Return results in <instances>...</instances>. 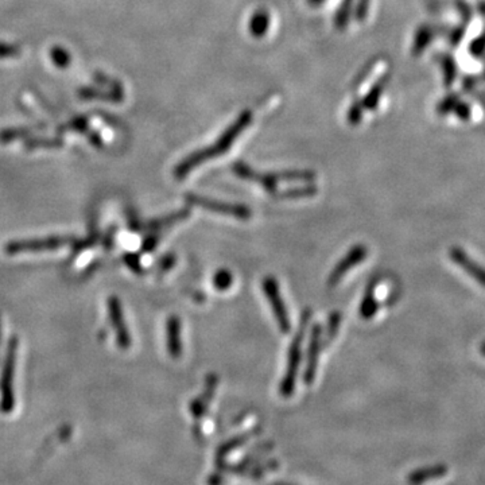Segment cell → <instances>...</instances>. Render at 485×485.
<instances>
[{
  "label": "cell",
  "mask_w": 485,
  "mask_h": 485,
  "mask_svg": "<svg viewBox=\"0 0 485 485\" xmlns=\"http://www.w3.org/2000/svg\"><path fill=\"white\" fill-rule=\"evenodd\" d=\"M310 319H312V312H310V309H306L301 316L299 328H298V331L291 341L290 348H289V356H287V368H286L282 383L279 384V394L283 398H290L294 394L298 368H299L301 359H302V344L305 340L306 329L309 326Z\"/></svg>",
  "instance_id": "cell-1"
},
{
  "label": "cell",
  "mask_w": 485,
  "mask_h": 485,
  "mask_svg": "<svg viewBox=\"0 0 485 485\" xmlns=\"http://www.w3.org/2000/svg\"><path fill=\"white\" fill-rule=\"evenodd\" d=\"M251 122V113L250 112H244L239 119L237 122H235V125H232L224 135H222V139L208 147L207 150L201 152V153L194 154L192 156H189L182 165H181L178 169H177V177L178 178H183L188 176V173L194 169V167L201 165L204 161H208L210 158H215V156H219L222 155V153H225V150L232 144L234 139L243 131V128L247 125H250Z\"/></svg>",
  "instance_id": "cell-2"
},
{
  "label": "cell",
  "mask_w": 485,
  "mask_h": 485,
  "mask_svg": "<svg viewBox=\"0 0 485 485\" xmlns=\"http://www.w3.org/2000/svg\"><path fill=\"white\" fill-rule=\"evenodd\" d=\"M16 348L18 341L13 338L8 344V350L6 356V363L1 374V410L4 413H10L14 409V391H13V382H14L15 361H16Z\"/></svg>",
  "instance_id": "cell-3"
},
{
  "label": "cell",
  "mask_w": 485,
  "mask_h": 485,
  "mask_svg": "<svg viewBox=\"0 0 485 485\" xmlns=\"http://www.w3.org/2000/svg\"><path fill=\"white\" fill-rule=\"evenodd\" d=\"M262 287H263L264 295H266L268 304L273 309V313L277 319L279 329L283 333L290 332L291 322L290 319H289V313H287V307L285 305V301L280 295L277 279L274 277L264 278Z\"/></svg>",
  "instance_id": "cell-4"
},
{
  "label": "cell",
  "mask_w": 485,
  "mask_h": 485,
  "mask_svg": "<svg viewBox=\"0 0 485 485\" xmlns=\"http://www.w3.org/2000/svg\"><path fill=\"white\" fill-rule=\"evenodd\" d=\"M186 201L198 208L207 209L209 212L215 213H222L231 217H235L237 220H249L251 217V210L244 205H236V204H228L222 201H216L210 198H204L195 194H188Z\"/></svg>",
  "instance_id": "cell-5"
},
{
  "label": "cell",
  "mask_w": 485,
  "mask_h": 485,
  "mask_svg": "<svg viewBox=\"0 0 485 485\" xmlns=\"http://www.w3.org/2000/svg\"><path fill=\"white\" fill-rule=\"evenodd\" d=\"M234 171L243 180L259 182L264 189L270 193H274L277 189L278 181L279 180H312V174H301V173H289V174H275V176H262L255 171H252L250 167L244 164H236Z\"/></svg>",
  "instance_id": "cell-6"
},
{
  "label": "cell",
  "mask_w": 485,
  "mask_h": 485,
  "mask_svg": "<svg viewBox=\"0 0 485 485\" xmlns=\"http://www.w3.org/2000/svg\"><path fill=\"white\" fill-rule=\"evenodd\" d=\"M367 256H368V249L363 244L353 246L347 255L334 266L331 275L328 278V286L329 287L337 286L341 282V279L350 271V268L364 262Z\"/></svg>",
  "instance_id": "cell-7"
},
{
  "label": "cell",
  "mask_w": 485,
  "mask_h": 485,
  "mask_svg": "<svg viewBox=\"0 0 485 485\" xmlns=\"http://www.w3.org/2000/svg\"><path fill=\"white\" fill-rule=\"evenodd\" d=\"M322 336H324L322 326L319 324H314L312 328V334H310V343L307 348V363H306L305 374H304V382L307 386L313 384L316 379L319 355L324 350Z\"/></svg>",
  "instance_id": "cell-8"
},
{
  "label": "cell",
  "mask_w": 485,
  "mask_h": 485,
  "mask_svg": "<svg viewBox=\"0 0 485 485\" xmlns=\"http://www.w3.org/2000/svg\"><path fill=\"white\" fill-rule=\"evenodd\" d=\"M108 309H110L112 326L116 333L118 344L122 349H128L131 347V334L125 326V316H123V309L120 305V301L115 297H111L108 301Z\"/></svg>",
  "instance_id": "cell-9"
},
{
  "label": "cell",
  "mask_w": 485,
  "mask_h": 485,
  "mask_svg": "<svg viewBox=\"0 0 485 485\" xmlns=\"http://www.w3.org/2000/svg\"><path fill=\"white\" fill-rule=\"evenodd\" d=\"M68 243V239H47V240H33V241H14L10 243L6 251L7 253L21 252H40V251L57 250Z\"/></svg>",
  "instance_id": "cell-10"
},
{
  "label": "cell",
  "mask_w": 485,
  "mask_h": 485,
  "mask_svg": "<svg viewBox=\"0 0 485 485\" xmlns=\"http://www.w3.org/2000/svg\"><path fill=\"white\" fill-rule=\"evenodd\" d=\"M217 383H219L217 375L210 374L207 376L204 392L190 403V414L193 416L194 419L198 421L208 413L209 404L212 403V399L215 396Z\"/></svg>",
  "instance_id": "cell-11"
},
{
  "label": "cell",
  "mask_w": 485,
  "mask_h": 485,
  "mask_svg": "<svg viewBox=\"0 0 485 485\" xmlns=\"http://www.w3.org/2000/svg\"><path fill=\"white\" fill-rule=\"evenodd\" d=\"M261 433V428L256 426L253 429L249 430L240 435H237L235 438L227 441L225 444L220 445L217 452H216V465L220 467L224 462H225V457L232 453L236 449H240L243 445L247 444L250 441L251 438H253L255 435H258Z\"/></svg>",
  "instance_id": "cell-12"
},
{
  "label": "cell",
  "mask_w": 485,
  "mask_h": 485,
  "mask_svg": "<svg viewBox=\"0 0 485 485\" xmlns=\"http://www.w3.org/2000/svg\"><path fill=\"white\" fill-rule=\"evenodd\" d=\"M167 350L171 359H180L182 355L181 343V319L177 316H171L167 319L166 325Z\"/></svg>",
  "instance_id": "cell-13"
},
{
  "label": "cell",
  "mask_w": 485,
  "mask_h": 485,
  "mask_svg": "<svg viewBox=\"0 0 485 485\" xmlns=\"http://www.w3.org/2000/svg\"><path fill=\"white\" fill-rule=\"evenodd\" d=\"M377 283H379L377 279H372V282L368 285V287L365 290V295H364L360 305L361 319H371L375 317V314L379 310V304L376 299Z\"/></svg>",
  "instance_id": "cell-14"
},
{
  "label": "cell",
  "mask_w": 485,
  "mask_h": 485,
  "mask_svg": "<svg viewBox=\"0 0 485 485\" xmlns=\"http://www.w3.org/2000/svg\"><path fill=\"white\" fill-rule=\"evenodd\" d=\"M340 324H341V314L338 312H333L329 317V322L326 326V333L322 336V346L324 349L328 347L333 340L336 338L337 332L340 329Z\"/></svg>",
  "instance_id": "cell-15"
},
{
  "label": "cell",
  "mask_w": 485,
  "mask_h": 485,
  "mask_svg": "<svg viewBox=\"0 0 485 485\" xmlns=\"http://www.w3.org/2000/svg\"><path fill=\"white\" fill-rule=\"evenodd\" d=\"M234 283V277L228 270H220L213 277V287L216 290H228Z\"/></svg>",
  "instance_id": "cell-16"
},
{
  "label": "cell",
  "mask_w": 485,
  "mask_h": 485,
  "mask_svg": "<svg viewBox=\"0 0 485 485\" xmlns=\"http://www.w3.org/2000/svg\"><path fill=\"white\" fill-rule=\"evenodd\" d=\"M268 28V18L264 13L255 15L251 23V30L255 35H263L264 31Z\"/></svg>",
  "instance_id": "cell-17"
},
{
  "label": "cell",
  "mask_w": 485,
  "mask_h": 485,
  "mask_svg": "<svg viewBox=\"0 0 485 485\" xmlns=\"http://www.w3.org/2000/svg\"><path fill=\"white\" fill-rule=\"evenodd\" d=\"M314 193H316V188L307 186V188H302V189L287 190V192H285V193L279 194V197H280V198H302V197L314 195Z\"/></svg>",
  "instance_id": "cell-18"
},
{
  "label": "cell",
  "mask_w": 485,
  "mask_h": 485,
  "mask_svg": "<svg viewBox=\"0 0 485 485\" xmlns=\"http://www.w3.org/2000/svg\"><path fill=\"white\" fill-rule=\"evenodd\" d=\"M277 468L278 462L275 460H271V461H268L266 464H256V468H253V471L251 472V477L255 479V480L261 479V477H263L266 472L274 471Z\"/></svg>",
  "instance_id": "cell-19"
},
{
  "label": "cell",
  "mask_w": 485,
  "mask_h": 485,
  "mask_svg": "<svg viewBox=\"0 0 485 485\" xmlns=\"http://www.w3.org/2000/svg\"><path fill=\"white\" fill-rule=\"evenodd\" d=\"M380 92H382V86H376L374 91L370 93V96L367 97L365 101L363 103V107H365V108H372V107H375V104L377 103L379 96H380Z\"/></svg>",
  "instance_id": "cell-20"
},
{
  "label": "cell",
  "mask_w": 485,
  "mask_h": 485,
  "mask_svg": "<svg viewBox=\"0 0 485 485\" xmlns=\"http://www.w3.org/2000/svg\"><path fill=\"white\" fill-rule=\"evenodd\" d=\"M174 264H176V258L173 255H167L166 258H164V262H161L159 270H161V273H162V270L165 273L167 270H170Z\"/></svg>",
  "instance_id": "cell-21"
},
{
  "label": "cell",
  "mask_w": 485,
  "mask_h": 485,
  "mask_svg": "<svg viewBox=\"0 0 485 485\" xmlns=\"http://www.w3.org/2000/svg\"><path fill=\"white\" fill-rule=\"evenodd\" d=\"M312 4H319V1H322V0H309Z\"/></svg>",
  "instance_id": "cell-22"
}]
</instances>
